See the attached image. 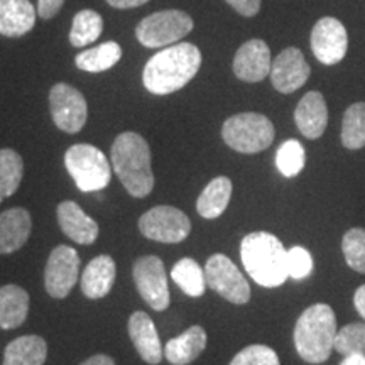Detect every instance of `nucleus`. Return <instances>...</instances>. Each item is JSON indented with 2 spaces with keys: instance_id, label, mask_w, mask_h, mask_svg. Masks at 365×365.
<instances>
[{
  "instance_id": "obj_23",
  "label": "nucleus",
  "mask_w": 365,
  "mask_h": 365,
  "mask_svg": "<svg viewBox=\"0 0 365 365\" xmlns=\"http://www.w3.org/2000/svg\"><path fill=\"white\" fill-rule=\"evenodd\" d=\"M29 313V294L21 286L0 287V330H14L26 322Z\"/></svg>"
},
{
  "instance_id": "obj_20",
  "label": "nucleus",
  "mask_w": 365,
  "mask_h": 365,
  "mask_svg": "<svg viewBox=\"0 0 365 365\" xmlns=\"http://www.w3.org/2000/svg\"><path fill=\"white\" fill-rule=\"evenodd\" d=\"M36 24V9L29 0H0V34L21 38Z\"/></svg>"
},
{
  "instance_id": "obj_21",
  "label": "nucleus",
  "mask_w": 365,
  "mask_h": 365,
  "mask_svg": "<svg viewBox=\"0 0 365 365\" xmlns=\"http://www.w3.org/2000/svg\"><path fill=\"white\" fill-rule=\"evenodd\" d=\"M115 262L110 255L91 259L81 274V291L86 298L100 299L110 293L115 282Z\"/></svg>"
},
{
  "instance_id": "obj_34",
  "label": "nucleus",
  "mask_w": 365,
  "mask_h": 365,
  "mask_svg": "<svg viewBox=\"0 0 365 365\" xmlns=\"http://www.w3.org/2000/svg\"><path fill=\"white\" fill-rule=\"evenodd\" d=\"M230 365H281V362L271 346L249 345L232 359Z\"/></svg>"
},
{
  "instance_id": "obj_27",
  "label": "nucleus",
  "mask_w": 365,
  "mask_h": 365,
  "mask_svg": "<svg viewBox=\"0 0 365 365\" xmlns=\"http://www.w3.org/2000/svg\"><path fill=\"white\" fill-rule=\"evenodd\" d=\"M171 279L180 286V289L191 298H200L207 289V277L200 264L193 259L185 257L171 269Z\"/></svg>"
},
{
  "instance_id": "obj_26",
  "label": "nucleus",
  "mask_w": 365,
  "mask_h": 365,
  "mask_svg": "<svg viewBox=\"0 0 365 365\" xmlns=\"http://www.w3.org/2000/svg\"><path fill=\"white\" fill-rule=\"evenodd\" d=\"M122 58V48L115 41H108L97 46V48L86 49V51L80 53L76 56V66L83 71L90 73H100L110 70L120 61Z\"/></svg>"
},
{
  "instance_id": "obj_41",
  "label": "nucleus",
  "mask_w": 365,
  "mask_h": 365,
  "mask_svg": "<svg viewBox=\"0 0 365 365\" xmlns=\"http://www.w3.org/2000/svg\"><path fill=\"white\" fill-rule=\"evenodd\" d=\"M340 365H365V354H350L345 355Z\"/></svg>"
},
{
  "instance_id": "obj_1",
  "label": "nucleus",
  "mask_w": 365,
  "mask_h": 365,
  "mask_svg": "<svg viewBox=\"0 0 365 365\" xmlns=\"http://www.w3.org/2000/svg\"><path fill=\"white\" fill-rule=\"evenodd\" d=\"M202 66V53L191 43L173 44L145 63L144 86L154 95H170L188 85Z\"/></svg>"
},
{
  "instance_id": "obj_5",
  "label": "nucleus",
  "mask_w": 365,
  "mask_h": 365,
  "mask_svg": "<svg viewBox=\"0 0 365 365\" xmlns=\"http://www.w3.org/2000/svg\"><path fill=\"white\" fill-rule=\"evenodd\" d=\"M272 122L262 113L245 112L227 118L222 137L228 148L242 154H257L267 149L274 140Z\"/></svg>"
},
{
  "instance_id": "obj_11",
  "label": "nucleus",
  "mask_w": 365,
  "mask_h": 365,
  "mask_svg": "<svg viewBox=\"0 0 365 365\" xmlns=\"http://www.w3.org/2000/svg\"><path fill=\"white\" fill-rule=\"evenodd\" d=\"M134 281L143 299L156 312L170 307V289L164 264L156 255H145L134 264Z\"/></svg>"
},
{
  "instance_id": "obj_13",
  "label": "nucleus",
  "mask_w": 365,
  "mask_h": 365,
  "mask_svg": "<svg viewBox=\"0 0 365 365\" xmlns=\"http://www.w3.org/2000/svg\"><path fill=\"white\" fill-rule=\"evenodd\" d=\"M312 49L314 58L331 66L345 58L349 49V34L345 26L335 17H322L312 31Z\"/></svg>"
},
{
  "instance_id": "obj_16",
  "label": "nucleus",
  "mask_w": 365,
  "mask_h": 365,
  "mask_svg": "<svg viewBox=\"0 0 365 365\" xmlns=\"http://www.w3.org/2000/svg\"><path fill=\"white\" fill-rule=\"evenodd\" d=\"M129 335L134 344L137 354L144 362L158 365L164 357V350L159 340L158 328L149 314L144 312H135L129 319Z\"/></svg>"
},
{
  "instance_id": "obj_7",
  "label": "nucleus",
  "mask_w": 365,
  "mask_h": 365,
  "mask_svg": "<svg viewBox=\"0 0 365 365\" xmlns=\"http://www.w3.org/2000/svg\"><path fill=\"white\" fill-rule=\"evenodd\" d=\"M193 29V19L182 11H161L144 17L135 27V36L145 48L173 46L188 36Z\"/></svg>"
},
{
  "instance_id": "obj_3",
  "label": "nucleus",
  "mask_w": 365,
  "mask_h": 365,
  "mask_svg": "<svg viewBox=\"0 0 365 365\" xmlns=\"http://www.w3.org/2000/svg\"><path fill=\"white\" fill-rule=\"evenodd\" d=\"M240 257L245 271L264 287L284 284L287 271V250L276 235L269 232H252L240 244Z\"/></svg>"
},
{
  "instance_id": "obj_39",
  "label": "nucleus",
  "mask_w": 365,
  "mask_h": 365,
  "mask_svg": "<svg viewBox=\"0 0 365 365\" xmlns=\"http://www.w3.org/2000/svg\"><path fill=\"white\" fill-rule=\"evenodd\" d=\"M354 304H355V309H357L360 317L365 319V284H362L357 291H355Z\"/></svg>"
},
{
  "instance_id": "obj_33",
  "label": "nucleus",
  "mask_w": 365,
  "mask_h": 365,
  "mask_svg": "<svg viewBox=\"0 0 365 365\" xmlns=\"http://www.w3.org/2000/svg\"><path fill=\"white\" fill-rule=\"evenodd\" d=\"M335 349L341 355L365 354V323H350L340 328L335 339Z\"/></svg>"
},
{
  "instance_id": "obj_36",
  "label": "nucleus",
  "mask_w": 365,
  "mask_h": 365,
  "mask_svg": "<svg viewBox=\"0 0 365 365\" xmlns=\"http://www.w3.org/2000/svg\"><path fill=\"white\" fill-rule=\"evenodd\" d=\"M225 2L244 17H254L261 11V0H225Z\"/></svg>"
},
{
  "instance_id": "obj_6",
  "label": "nucleus",
  "mask_w": 365,
  "mask_h": 365,
  "mask_svg": "<svg viewBox=\"0 0 365 365\" xmlns=\"http://www.w3.org/2000/svg\"><path fill=\"white\" fill-rule=\"evenodd\" d=\"M65 166L83 193L103 190L110 182L112 170L108 159L98 148L90 144H75L66 150Z\"/></svg>"
},
{
  "instance_id": "obj_30",
  "label": "nucleus",
  "mask_w": 365,
  "mask_h": 365,
  "mask_svg": "<svg viewBox=\"0 0 365 365\" xmlns=\"http://www.w3.org/2000/svg\"><path fill=\"white\" fill-rule=\"evenodd\" d=\"M24 163L14 149H0V198H9L19 188Z\"/></svg>"
},
{
  "instance_id": "obj_18",
  "label": "nucleus",
  "mask_w": 365,
  "mask_h": 365,
  "mask_svg": "<svg viewBox=\"0 0 365 365\" xmlns=\"http://www.w3.org/2000/svg\"><path fill=\"white\" fill-rule=\"evenodd\" d=\"M294 120L301 134L308 139H318L323 135L328 124V108L319 91H308L299 100L294 110Z\"/></svg>"
},
{
  "instance_id": "obj_12",
  "label": "nucleus",
  "mask_w": 365,
  "mask_h": 365,
  "mask_svg": "<svg viewBox=\"0 0 365 365\" xmlns=\"http://www.w3.org/2000/svg\"><path fill=\"white\" fill-rule=\"evenodd\" d=\"M80 255L73 247L58 245L49 255L44 269V286L49 296L63 299L78 281Z\"/></svg>"
},
{
  "instance_id": "obj_35",
  "label": "nucleus",
  "mask_w": 365,
  "mask_h": 365,
  "mask_svg": "<svg viewBox=\"0 0 365 365\" xmlns=\"http://www.w3.org/2000/svg\"><path fill=\"white\" fill-rule=\"evenodd\" d=\"M287 271L293 279H304L313 271V257L304 247L287 250Z\"/></svg>"
},
{
  "instance_id": "obj_19",
  "label": "nucleus",
  "mask_w": 365,
  "mask_h": 365,
  "mask_svg": "<svg viewBox=\"0 0 365 365\" xmlns=\"http://www.w3.org/2000/svg\"><path fill=\"white\" fill-rule=\"evenodd\" d=\"M33 220L26 208H11L0 213V254H12L26 244Z\"/></svg>"
},
{
  "instance_id": "obj_8",
  "label": "nucleus",
  "mask_w": 365,
  "mask_h": 365,
  "mask_svg": "<svg viewBox=\"0 0 365 365\" xmlns=\"http://www.w3.org/2000/svg\"><path fill=\"white\" fill-rule=\"evenodd\" d=\"M207 286L234 304H245L250 299V286L227 255L215 254L205 266Z\"/></svg>"
},
{
  "instance_id": "obj_38",
  "label": "nucleus",
  "mask_w": 365,
  "mask_h": 365,
  "mask_svg": "<svg viewBox=\"0 0 365 365\" xmlns=\"http://www.w3.org/2000/svg\"><path fill=\"white\" fill-rule=\"evenodd\" d=\"M148 2L149 0H107L108 6L115 9H134V7L144 6V4Z\"/></svg>"
},
{
  "instance_id": "obj_32",
  "label": "nucleus",
  "mask_w": 365,
  "mask_h": 365,
  "mask_svg": "<svg viewBox=\"0 0 365 365\" xmlns=\"http://www.w3.org/2000/svg\"><path fill=\"white\" fill-rule=\"evenodd\" d=\"M345 262L354 271L365 274V228H350L341 239Z\"/></svg>"
},
{
  "instance_id": "obj_2",
  "label": "nucleus",
  "mask_w": 365,
  "mask_h": 365,
  "mask_svg": "<svg viewBox=\"0 0 365 365\" xmlns=\"http://www.w3.org/2000/svg\"><path fill=\"white\" fill-rule=\"evenodd\" d=\"M112 166L124 188L135 198H145L154 188L148 140L135 132L117 135L110 150Z\"/></svg>"
},
{
  "instance_id": "obj_4",
  "label": "nucleus",
  "mask_w": 365,
  "mask_h": 365,
  "mask_svg": "<svg viewBox=\"0 0 365 365\" xmlns=\"http://www.w3.org/2000/svg\"><path fill=\"white\" fill-rule=\"evenodd\" d=\"M336 333L331 307L318 303L304 309L294 327V345L299 357L309 364H323L335 349Z\"/></svg>"
},
{
  "instance_id": "obj_37",
  "label": "nucleus",
  "mask_w": 365,
  "mask_h": 365,
  "mask_svg": "<svg viewBox=\"0 0 365 365\" xmlns=\"http://www.w3.org/2000/svg\"><path fill=\"white\" fill-rule=\"evenodd\" d=\"M65 0H39L38 2V14L43 19H53L56 14L61 11Z\"/></svg>"
},
{
  "instance_id": "obj_15",
  "label": "nucleus",
  "mask_w": 365,
  "mask_h": 365,
  "mask_svg": "<svg viewBox=\"0 0 365 365\" xmlns=\"http://www.w3.org/2000/svg\"><path fill=\"white\" fill-rule=\"evenodd\" d=\"M271 49L262 39H250L242 44L234 58L235 76L247 83L262 81L267 75H271Z\"/></svg>"
},
{
  "instance_id": "obj_17",
  "label": "nucleus",
  "mask_w": 365,
  "mask_h": 365,
  "mask_svg": "<svg viewBox=\"0 0 365 365\" xmlns=\"http://www.w3.org/2000/svg\"><path fill=\"white\" fill-rule=\"evenodd\" d=\"M58 223L66 237L80 245H90L98 237V223L86 215L75 202L58 205Z\"/></svg>"
},
{
  "instance_id": "obj_40",
  "label": "nucleus",
  "mask_w": 365,
  "mask_h": 365,
  "mask_svg": "<svg viewBox=\"0 0 365 365\" xmlns=\"http://www.w3.org/2000/svg\"><path fill=\"white\" fill-rule=\"evenodd\" d=\"M80 365H115L112 357L108 355H93V357L86 359L85 362H81Z\"/></svg>"
},
{
  "instance_id": "obj_29",
  "label": "nucleus",
  "mask_w": 365,
  "mask_h": 365,
  "mask_svg": "<svg viewBox=\"0 0 365 365\" xmlns=\"http://www.w3.org/2000/svg\"><path fill=\"white\" fill-rule=\"evenodd\" d=\"M341 144L357 150L365 145V103L359 102L346 108L341 120Z\"/></svg>"
},
{
  "instance_id": "obj_28",
  "label": "nucleus",
  "mask_w": 365,
  "mask_h": 365,
  "mask_svg": "<svg viewBox=\"0 0 365 365\" xmlns=\"http://www.w3.org/2000/svg\"><path fill=\"white\" fill-rule=\"evenodd\" d=\"M103 31V19L98 12L90 11H80L73 17V26L70 31V43L75 48H83L88 46L100 38Z\"/></svg>"
},
{
  "instance_id": "obj_24",
  "label": "nucleus",
  "mask_w": 365,
  "mask_h": 365,
  "mask_svg": "<svg viewBox=\"0 0 365 365\" xmlns=\"http://www.w3.org/2000/svg\"><path fill=\"white\" fill-rule=\"evenodd\" d=\"M48 345L43 336L24 335L6 346L2 365H44Z\"/></svg>"
},
{
  "instance_id": "obj_25",
  "label": "nucleus",
  "mask_w": 365,
  "mask_h": 365,
  "mask_svg": "<svg viewBox=\"0 0 365 365\" xmlns=\"http://www.w3.org/2000/svg\"><path fill=\"white\" fill-rule=\"evenodd\" d=\"M232 198V181L227 176H218L207 185V188L202 191L198 202H196V210L200 217L213 220L218 218L225 212L228 203Z\"/></svg>"
},
{
  "instance_id": "obj_31",
  "label": "nucleus",
  "mask_w": 365,
  "mask_h": 365,
  "mask_svg": "<svg viewBox=\"0 0 365 365\" xmlns=\"http://www.w3.org/2000/svg\"><path fill=\"white\" fill-rule=\"evenodd\" d=\"M307 163V153L303 144L296 139H289L281 144L276 154V166L284 178H294L303 171Z\"/></svg>"
},
{
  "instance_id": "obj_10",
  "label": "nucleus",
  "mask_w": 365,
  "mask_h": 365,
  "mask_svg": "<svg viewBox=\"0 0 365 365\" xmlns=\"http://www.w3.org/2000/svg\"><path fill=\"white\" fill-rule=\"evenodd\" d=\"M49 107L54 124L59 130L76 134L83 129L88 117L86 100L80 90L71 85L56 83L49 91Z\"/></svg>"
},
{
  "instance_id": "obj_9",
  "label": "nucleus",
  "mask_w": 365,
  "mask_h": 365,
  "mask_svg": "<svg viewBox=\"0 0 365 365\" xmlns=\"http://www.w3.org/2000/svg\"><path fill=\"white\" fill-rule=\"evenodd\" d=\"M139 228L144 237L150 240L163 242V244H180L190 235V218L175 207L150 208L139 220Z\"/></svg>"
},
{
  "instance_id": "obj_22",
  "label": "nucleus",
  "mask_w": 365,
  "mask_h": 365,
  "mask_svg": "<svg viewBox=\"0 0 365 365\" xmlns=\"http://www.w3.org/2000/svg\"><path fill=\"white\" fill-rule=\"evenodd\" d=\"M205 346H207V331L202 327L195 325L168 341L164 346V357L173 365H188L203 354Z\"/></svg>"
},
{
  "instance_id": "obj_14",
  "label": "nucleus",
  "mask_w": 365,
  "mask_h": 365,
  "mask_svg": "<svg viewBox=\"0 0 365 365\" xmlns=\"http://www.w3.org/2000/svg\"><path fill=\"white\" fill-rule=\"evenodd\" d=\"M309 65L298 48H286L272 61L271 81L281 93H293L307 83L309 78Z\"/></svg>"
}]
</instances>
